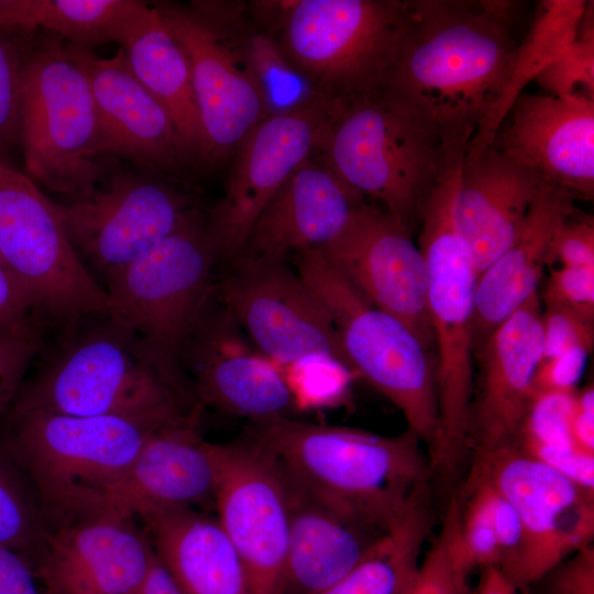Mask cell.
Here are the masks:
<instances>
[{"label":"cell","mask_w":594,"mask_h":594,"mask_svg":"<svg viewBox=\"0 0 594 594\" xmlns=\"http://www.w3.org/2000/svg\"><path fill=\"white\" fill-rule=\"evenodd\" d=\"M407 222L363 204L344 230L319 249L374 307L400 320L435 352L427 309V266Z\"/></svg>","instance_id":"obj_17"},{"label":"cell","mask_w":594,"mask_h":594,"mask_svg":"<svg viewBox=\"0 0 594 594\" xmlns=\"http://www.w3.org/2000/svg\"><path fill=\"white\" fill-rule=\"evenodd\" d=\"M515 443L576 485L594 491V453L576 447L546 444L517 437Z\"/></svg>","instance_id":"obj_42"},{"label":"cell","mask_w":594,"mask_h":594,"mask_svg":"<svg viewBox=\"0 0 594 594\" xmlns=\"http://www.w3.org/2000/svg\"><path fill=\"white\" fill-rule=\"evenodd\" d=\"M61 331L10 410L175 420L201 406L166 378L110 315Z\"/></svg>","instance_id":"obj_3"},{"label":"cell","mask_w":594,"mask_h":594,"mask_svg":"<svg viewBox=\"0 0 594 594\" xmlns=\"http://www.w3.org/2000/svg\"><path fill=\"white\" fill-rule=\"evenodd\" d=\"M217 266L205 217L198 211L102 280L111 306L109 315L166 378L193 397L182 354L213 292Z\"/></svg>","instance_id":"obj_8"},{"label":"cell","mask_w":594,"mask_h":594,"mask_svg":"<svg viewBox=\"0 0 594 594\" xmlns=\"http://www.w3.org/2000/svg\"><path fill=\"white\" fill-rule=\"evenodd\" d=\"M153 557L133 519L98 516L51 530L34 572L46 594H138Z\"/></svg>","instance_id":"obj_24"},{"label":"cell","mask_w":594,"mask_h":594,"mask_svg":"<svg viewBox=\"0 0 594 594\" xmlns=\"http://www.w3.org/2000/svg\"><path fill=\"white\" fill-rule=\"evenodd\" d=\"M492 144L575 198L594 197V100L520 94ZM505 118V119H506Z\"/></svg>","instance_id":"obj_22"},{"label":"cell","mask_w":594,"mask_h":594,"mask_svg":"<svg viewBox=\"0 0 594 594\" xmlns=\"http://www.w3.org/2000/svg\"><path fill=\"white\" fill-rule=\"evenodd\" d=\"M541 312L538 292L474 346L469 454L515 442L542 356Z\"/></svg>","instance_id":"obj_21"},{"label":"cell","mask_w":594,"mask_h":594,"mask_svg":"<svg viewBox=\"0 0 594 594\" xmlns=\"http://www.w3.org/2000/svg\"><path fill=\"white\" fill-rule=\"evenodd\" d=\"M575 40L534 79L543 94L594 100V11L587 3Z\"/></svg>","instance_id":"obj_35"},{"label":"cell","mask_w":594,"mask_h":594,"mask_svg":"<svg viewBox=\"0 0 594 594\" xmlns=\"http://www.w3.org/2000/svg\"><path fill=\"white\" fill-rule=\"evenodd\" d=\"M542 356L558 355L574 348L592 351L594 344V315L566 307L543 305Z\"/></svg>","instance_id":"obj_40"},{"label":"cell","mask_w":594,"mask_h":594,"mask_svg":"<svg viewBox=\"0 0 594 594\" xmlns=\"http://www.w3.org/2000/svg\"><path fill=\"white\" fill-rule=\"evenodd\" d=\"M136 518L184 594H251L243 564L217 517L191 507H160Z\"/></svg>","instance_id":"obj_29"},{"label":"cell","mask_w":594,"mask_h":594,"mask_svg":"<svg viewBox=\"0 0 594 594\" xmlns=\"http://www.w3.org/2000/svg\"><path fill=\"white\" fill-rule=\"evenodd\" d=\"M182 367L204 408L260 422L288 417L294 406L282 372L253 349L215 288L185 343Z\"/></svg>","instance_id":"obj_16"},{"label":"cell","mask_w":594,"mask_h":594,"mask_svg":"<svg viewBox=\"0 0 594 594\" xmlns=\"http://www.w3.org/2000/svg\"><path fill=\"white\" fill-rule=\"evenodd\" d=\"M586 2L546 0L538 4L527 34L517 45L502 97L468 146H486L493 142L510 107L526 86L575 40Z\"/></svg>","instance_id":"obj_33"},{"label":"cell","mask_w":594,"mask_h":594,"mask_svg":"<svg viewBox=\"0 0 594 594\" xmlns=\"http://www.w3.org/2000/svg\"><path fill=\"white\" fill-rule=\"evenodd\" d=\"M452 514L447 510L441 530L421 557L417 573L405 594H471Z\"/></svg>","instance_id":"obj_36"},{"label":"cell","mask_w":594,"mask_h":594,"mask_svg":"<svg viewBox=\"0 0 594 594\" xmlns=\"http://www.w3.org/2000/svg\"><path fill=\"white\" fill-rule=\"evenodd\" d=\"M180 419L11 410L3 443L30 480L54 530L81 520L95 497L121 476L145 441Z\"/></svg>","instance_id":"obj_6"},{"label":"cell","mask_w":594,"mask_h":594,"mask_svg":"<svg viewBox=\"0 0 594 594\" xmlns=\"http://www.w3.org/2000/svg\"><path fill=\"white\" fill-rule=\"evenodd\" d=\"M36 579L25 558L0 546V594H42Z\"/></svg>","instance_id":"obj_47"},{"label":"cell","mask_w":594,"mask_h":594,"mask_svg":"<svg viewBox=\"0 0 594 594\" xmlns=\"http://www.w3.org/2000/svg\"><path fill=\"white\" fill-rule=\"evenodd\" d=\"M89 79L69 43L48 33L30 36L20 105L24 174L40 187L75 200L107 170Z\"/></svg>","instance_id":"obj_7"},{"label":"cell","mask_w":594,"mask_h":594,"mask_svg":"<svg viewBox=\"0 0 594 594\" xmlns=\"http://www.w3.org/2000/svg\"><path fill=\"white\" fill-rule=\"evenodd\" d=\"M474 594H517L519 590L497 566L484 568Z\"/></svg>","instance_id":"obj_50"},{"label":"cell","mask_w":594,"mask_h":594,"mask_svg":"<svg viewBox=\"0 0 594 594\" xmlns=\"http://www.w3.org/2000/svg\"><path fill=\"white\" fill-rule=\"evenodd\" d=\"M246 437L288 481L378 529L430 498V461L408 428L383 436L279 417L252 422Z\"/></svg>","instance_id":"obj_2"},{"label":"cell","mask_w":594,"mask_h":594,"mask_svg":"<svg viewBox=\"0 0 594 594\" xmlns=\"http://www.w3.org/2000/svg\"><path fill=\"white\" fill-rule=\"evenodd\" d=\"M0 257L37 324L61 331L110 314L109 297L76 253L56 202L24 172L2 161Z\"/></svg>","instance_id":"obj_11"},{"label":"cell","mask_w":594,"mask_h":594,"mask_svg":"<svg viewBox=\"0 0 594 594\" xmlns=\"http://www.w3.org/2000/svg\"><path fill=\"white\" fill-rule=\"evenodd\" d=\"M283 477L289 530L282 594H319L349 573L387 530L355 518Z\"/></svg>","instance_id":"obj_27"},{"label":"cell","mask_w":594,"mask_h":594,"mask_svg":"<svg viewBox=\"0 0 594 594\" xmlns=\"http://www.w3.org/2000/svg\"><path fill=\"white\" fill-rule=\"evenodd\" d=\"M41 348L40 328L0 331V415L11 407Z\"/></svg>","instance_id":"obj_39"},{"label":"cell","mask_w":594,"mask_h":594,"mask_svg":"<svg viewBox=\"0 0 594 594\" xmlns=\"http://www.w3.org/2000/svg\"><path fill=\"white\" fill-rule=\"evenodd\" d=\"M407 20L383 87L466 148L509 78L517 42L514 2L407 0Z\"/></svg>","instance_id":"obj_1"},{"label":"cell","mask_w":594,"mask_h":594,"mask_svg":"<svg viewBox=\"0 0 594 594\" xmlns=\"http://www.w3.org/2000/svg\"><path fill=\"white\" fill-rule=\"evenodd\" d=\"M328 112L327 103L314 96L268 114L238 145L224 194L205 217L218 264L240 255L265 205L318 148Z\"/></svg>","instance_id":"obj_15"},{"label":"cell","mask_w":594,"mask_h":594,"mask_svg":"<svg viewBox=\"0 0 594 594\" xmlns=\"http://www.w3.org/2000/svg\"><path fill=\"white\" fill-rule=\"evenodd\" d=\"M31 35L0 30V161L12 166L20 153L22 69Z\"/></svg>","instance_id":"obj_37"},{"label":"cell","mask_w":594,"mask_h":594,"mask_svg":"<svg viewBox=\"0 0 594 594\" xmlns=\"http://www.w3.org/2000/svg\"><path fill=\"white\" fill-rule=\"evenodd\" d=\"M277 46L329 108L380 88L407 0H297L277 6Z\"/></svg>","instance_id":"obj_10"},{"label":"cell","mask_w":594,"mask_h":594,"mask_svg":"<svg viewBox=\"0 0 594 594\" xmlns=\"http://www.w3.org/2000/svg\"><path fill=\"white\" fill-rule=\"evenodd\" d=\"M70 46L95 98L102 158L125 160L155 174L190 162L168 113L134 76L122 47L105 58Z\"/></svg>","instance_id":"obj_23"},{"label":"cell","mask_w":594,"mask_h":594,"mask_svg":"<svg viewBox=\"0 0 594 594\" xmlns=\"http://www.w3.org/2000/svg\"><path fill=\"white\" fill-rule=\"evenodd\" d=\"M365 202L323 158L310 156L265 205L240 255L288 261L290 255L324 248Z\"/></svg>","instance_id":"obj_26"},{"label":"cell","mask_w":594,"mask_h":594,"mask_svg":"<svg viewBox=\"0 0 594 594\" xmlns=\"http://www.w3.org/2000/svg\"><path fill=\"white\" fill-rule=\"evenodd\" d=\"M38 328L13 276L0 257V331Z\"/></svg>","instance_id":"obj_46"},{"label":"cell","mask_w":594,"mask_h":594,"mask_svg":"<svg viewBox=\"0 0 594 594\" xmlns=\"http://www.w3.org/2000/svg\"><path fill=\"white\" fill-rule=\"evenodd\" d=\"M569 191L542 182L515 243L479 275L474 346L538 293L558 231L576 208ZM474 350V349H473Z\"/></svg>","instance_id":"obj_28"},{"label":"cell","mask_w":594,"mask_h":594,"mask_svg":"<svg viewBox=\"0 0 594 594\" xmlns=\"http://www.w3.org/2000/svg\"><path fill=\"white\" fill-rule=\"evenodd\" d=\"M540 581L546 594H594L593 544L558 563Z\"/></svg>","instance_id":"obj_45"},{"label":"cell","mask_w":594,"mask_h":594,"mask_svg":"<svg viewBox=\"0 0 594 594\" xmlns=\"http://www.w3.org/2000/svg\"><path fill=\"white\" fill-rule=\"evenodd\" d=\"M202 410L156 430L121 476L95 497L84 519H134L153 508L215 505L224 444L201 436Z\"/></svg>","instance_id":"obj_19"},{"label":"cell","mask_w":594,"mask_h":594,"mask_svg":"<svg viewBox=\"0 0 594 594\" xmlns=\"http://www.w3.org/2000/svg\"><path fill=\"white\" fill-rule=\"evenodd\" d=\"M471 468L515 508L522 529L518 560L506 575L518 588L540 581L594 538V491L571 482L515 442L474 452Z\"/></svg>","instance_id":"obj_13"},{"label":"cell","mask_w":594,"mask_h":594,"mask_svg":"<svg viewBox=\"0 0 594 594\" xmlns=\"http://www.w3.org/2000/svg\"><path fill=\"white\" fill-rule=\"evenodd\" d=\"M293 264L328 309L348 372L397 407L429 451L438 424L435 352L371 305L319 249L295 254Z\"/></svg>","instance_id":"obj_9"},{"label":"cell","mask_w":594,"mask_h":594,"mask_svg":"<svg viewBox=\"0 0 594 594\" xmlns=\"http://www.w3.org/2000/svg\"><path fill=\"white\" fill-rule=\"evenodd\" d=\"M482 499L501 552L499 569L505 575L515 566L522 546V529L513 505L481 474L470 469L463 484Z\"/></svg>","instance_id":"obj_38"},{"label":"cell","mask_w":594,"mask_h":594,"mask_svg":"<svg viewBox=\"0 0 594 594\" xmlns=\"http://www.w3.org/2000/svg\"><path fill=\"white\" fill-rule=\"evenodd\" d=\"M542 182L492 143L466 146L453 219L479 275L515 243Z\"/></svg>","instance_id":"obj_25"},{"label":"cell","mask_w":594,"mask_h":594,"mask_svg":"<svg viewBox=\"0 0 594 594\" xmlns=\"http://www.w3.org/2000/svg\"><path fill=\"white\" fill-rule=\"evenodd\" d=\"M215 507L251 594H282L289 530L286 484L273 460L248 437L224 444Z\"/></svg>","instance_id":"obj_18"},{"label":"cell","mask_w":594,"mask_h":594,"mask_svg":"<svg viewBox=\"0 0 594 594\" xmlns=\"http://www.w3.org/2000/svg\"><path fill=\"white\" fill-rule=\"evenodd\" d=\"M318 148L346 185L410 227L440 176L465 152L383 86L329 108Z\"/></svg>","instance_id":"obj_4"},{"label":"cell","mask_w":594,"mask_h":594,"mask_svg":"<svg viewBox=\"0 0 594 594\" xmlns=\"http://www.w3.org/2000/svg\"><path fill=\"white\" fill-rule=\"evenodd\" d=\"M463 156L424 200L418 246L427 266V309L435 343L438 424L428 451L432 475L453 480L469 455L473 389V317L479 272L460 238L453 200Z\"/></svg>","instance_id":"obj_5"},{"label":"cell","mask_w":594,"mask_h":594,"mask_svg":"<svg viewBox=\"0 0 594 594\" xmlns=\"http://www.w3.org/2000/svg\"><path fill=\"white\" fill-rule=\"evenodd\" d=\"M594 391L593 385L576 391L570 419V432L574 444L594 453Z\"/></svg>","instance_id":"obj_48"},{"label":"cell","mask_w":594,"mask_h":594,"mask_svg":"<svg viewBox=\"0 0 594 594\" xmlns=\"http://www.w3.org/2000/svg\"><path fill=\"white\" fill-rule=\"evenodd\" d=\"M590 353L585 349L574 348L540 360L534 376L532 398L550 393H574Z\"/></svg>","instance_id":"obj_44"},{"label":"cell","mask_w":594,"mask_h":594,"mask_svg":"<svg viewBox=\"0 0 594 594\" xmlns=\"http://www.w3.org/2000/svg\"><path fill=\"white\" fill-rule=\"evenodd\" d=\"M540 301L594 315V266L550 267Z\"/></svg>","instance_id":"obj_41"},{"label":"cell","mask_w":594,"mask_h":594,"mask_svg":"<svg viewBox=\"0 0 594 594\" xmlns=\"http://www.w3.org/2000/svg\"><path fill=\"white\" fill-rule=\"evenodd\" d=\"M183 48L190 69L206 162L235 151L245 135L271 114L265 94L242 54L191 8L154 4Z\"/></svg>","instance_id":"obj_20"},{"label":"cell","mask_w":594,"mask_h":594,"mask_svg":"<svg viewBox=\"0 0 594 594\" xmlns=\"http://www.w3.org/2000/svg\"><path fill=\"white\" fill-rule=\"evenodd\" d=\"M50 532L30 480L0 442V546L35 564L47 544Z\"/></svg>","instance_id":"obj_34"},{"label":"cell","mask_w":594,"mask_h":594,"mask_svg":"<svg viewBox=\"0 0 594 594\" xmlns=\"http://www.w3.org/2000/svg\"><path fill=\"white\" fill-rule=\"evenodd\" d=\"M138 594H184L154 552Z\"/></svg>","instance_id":"obj_49"},{"label":"cell","mask_w":594,"mask_h":594,"mask_svg":"<svg viewBox=\"0 0 594 594\" xmlns=\"http://www.w3.org/2000/svg\"><path fill=\"white\" fill-rule=\"evenodd\" d=\"M154 12L138 0H0V30L48 33L90 50L109 42L122 46Z\"/></svg>","instance_id":"obj_30"},{"label":"cell","mask_w":594,"mask_h":594,"mask_svg":"<svg viewBox=\"0 0 594 594\" xmlns=\"http://www.w3.org/2000/svg\"><path fill=\"white\" fill-rule=\"evenodd\" d=\"M554 263L559 266H594V221L591 215L576 210L566 218L552 245L550 267Z\"/></svg>","instance_id":"obj_43"},{"label":"cell","mask_w":594,"mask_h":594,"mask_svg":"<svg viewBox=\"0 0 594 594\" xmlns=\"http://www.w3.org/2000/svg\"><path fill=\"white\" fill-rule=\"evenodd\" d=\"M154 8L151 20L120 47L134 76L168 113L189 160L206 162L187 57Z\"/></svg>","instance_id":"obj_31"},{"label":"cell","mask_w":594,"mask_h":594,"mask_svg":"<svg viewBox=\"0 0 594 594\" xmlns=\"http://www.w3.org/2000/svg\"><path fill=\"white\" fill-rule=\"evenodd\" d=\"M145 172H107L89 195L56 202L76 253L102 280L199 211L186 193Z\"/></svg>","instance_id":"obj_14"},{"label":"cell","mask_w":594,"mask_h":594,"mask_svg":"<svg viewBox=\"0 0 594 594\" xmlns=\"http://www.w3.org/2000/svg\"><path fill=\"white\" fill-rule=\"evenodd\" d=\"M215 293L254 346L273 362H328L348 372L332 318L286 260L239 255Z\"/></svg>","instance_id":"obj_12"},{"label":"cell","mask_w":594,"mask_h":594,"mask_svg":"<svg viewBox=\"0 0 594 594\" xmlns=\"http://www.w3.org/2000/svg\"><path fill=\"white\" fill-rule=\"evenodd\" d=\"M432 522L428 498L407 510L349 573L319 594H405Z\"/></svg>","instance_id":"obj_32"}]
</instances>
